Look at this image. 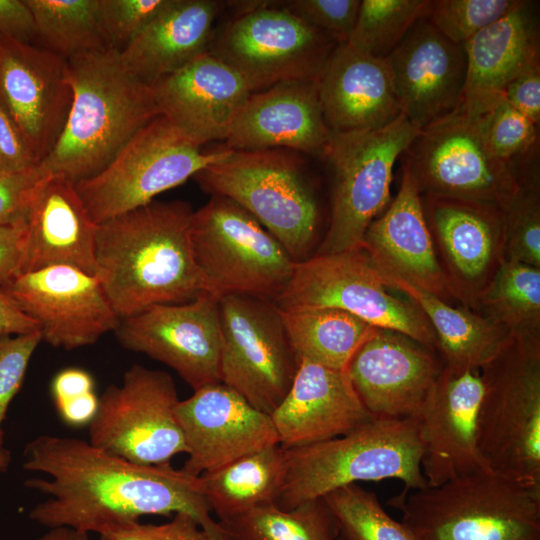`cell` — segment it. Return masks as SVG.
I'll list each match as a JSON object with an SVG mask.
<instances>
[{"instance_id":"cell-1","label":"cell","mask_w":540,"mask_h":540,"mask_svg":"<svg viewBox=\"0 0 540 540\" xmlns=\"http://www.w3.org/2000/svg\"><path fill=\"white\" fill-rule=\"evenodd\" d=\"M24 454L26 470L47 476L25 484L48 496L29 514L48 529L66 526L103 535L142 516L187 513L225 538L211 516L201 477L182 468L136 464L89 441L47 434L30 441Z\"/></svg>"},{"instance_id":"cell-2","label":"cell","mask_w":540,"mask_h":540,"mask_svg":"<svg viewBox=\"0 0 540 540\" xmlns=\"http://www.w3.org/2000/svg\"><path fill=\"white\" fill-rule=\"evenodd\" d=\"M193 212L184 201L154 200L97 224L96 277L120 319L208 293L191 243Z\"/></svg>"},{"instance_id":"cell-3","label":"cell","mask_w":540,"mask_h":540,"mask_svg":"<svg viewBox=\"0 0 540 540\" xmlns=\"http://www.w3.org/2000/svg\"><path fill=\"white\" fill-rule=\"evenodd\" d=\"M72 103L64 128L38 164L47 176L74 183L103 170L122 147L157 117L150 85L124 65L112 49L67 59Z\"/></svg>"},{"instance_id":"cell-4","label":"cell","mask_w":540,"mask_h":540,"mask_svg":"<svg viewBox=\"0 0 540 540\" xmlns=\"http://www.w3.org/2000/svg\"><path fill=\"white\" fill-rule=\"evenodd\" d=\"M479 372L477 443L485 468L540 487V333L510 334Z\"/></svg>"},{"instance_id":"cell-5","label":"cell","mask_w":540,"mask_h":540,"mask_svg":"<svg viewBox=\"0 0 540 540\" xmlns=\"http://www.w3.org/2000/svg\"><path fill=\"white\" fill-rule=\"evenodd\" d=\"M284 450L286 474L277 502L284 510L358 482L397 479L403 491L427 486L414 418H374L346 435Z\"/></svg>"},{"instance_id":"cell-6","label":"cell","mask_w":540,"mask_h":540,"mask_svg":"<svg viewBox=\"0 0 540 540\" xmlns=\"http://www.w3.org/2000/svg\"><path fill=\"white\" fill-rule=\"evenodd\" d=\"M387 504L418 540H540V487L488 470L403 491Z\"/></svg>"},{"instance_id":"cell-7","label":"cell","mask_w":540,"mask_h":540,"mask_svg":"<svg viewBox=\"0 0 540 540\" xmlns=\"http://www.w3.org/2000/svg\"><path fill=\"white\" fill-rule=\"evenodd\" d=\"M194 178L206 192L246 210L295 262L308 258L319 210L302 161L294 153L286 149L231 150Z\"/></svg>"},{"instance_id":"cell-8","label":"cell","mask_w":540,"mask_h":540,"mask_svg":"<svg viewBox=\"0 0 540 540\" xmlns=\"http://www.w3.org/2000/svg\"><path fill=\"white\" fill-rule=\"evenodd\" d=\"M191 243L208 293L274 299L296 262L252 215L228 198L212 195L193 212Z\"/></svg>"},{"instance_id":"cell-9","label":"cell","mask_w":540,"mask_h":540,"mask_svg":"<svg viewBox=\"0 0 540 540\" xmlns=\"http://www.w3.org/2000/svg\"><path fill=\"white\" fill-rule=\"evenodd\" d=\"M230 151L225 146L203 151L158 115L103 170L75 188L92 220L100 224L154 201Z\"/></svg>"},{"instance_id":"cell-10","label":"cell","mask_w":540,"mask_h":540,"mask_svg":"<svg viewBox=\"0 0 540 540\" xmlns=\"http://www.w3.org/2000/svg\"><path fill=\"white\" fill-rule=\"evenodd\" d=\"M251 3L213 36L208 52L253 92L285 81H318L337 43L280 4Z\"/></svg>"},{"instance_id":"cell-11","label":"cell","mask_w":540,"mask_h":540,"mask_svg":"<svg viewBox=\"0 0 540 540\" xmlns=\"http://www.w3.org/2000/svg\"><path fill=\"white\" fill-rule=\"evenodd\" d=\"M419 132L401 114L377 130L331 133L324 159L334 170L335 188L317 255L362 249L368 226L390 202L394 164Z\"/></svg>"},{"instance_id":"cell-12","label":"cell","mask_w":540,"mask_h":540,"mask_svg":"<svg viewBox=\"0 0 540 540\" xmlns=\"http://www.w3.org/2000/svg\"><path fill=\"white\" fill-rule=\"evenodd\" d=\"M387 289L363 249L315 254L296 262L291 279L273 303L280 310H343L436 351L434 332L422 312Z\"/></svg>"},{"instance_id":"cell-13","label":"cell","mask_w":540,"mask_h":540,"mask_svg":"<svg viewBox=\"0 0 540 540\" xmlns=\"http://www.w3.org/2000/svg\"><path fill=\"white\" fill-rule=\"evenodd\" d=\"M401 156L421 195L484 202L505 211L520 189L513 167L486 144L478 117L460 108L421 129Z\"/></svg>"},{"instance_id":"cell-14","label":"cell","mask_w":540,"mask_h":540,"mask_svg":"<svg viewBox=\"0 0 540 540\" xmlns=\"http://www.w3.org/2000/svg\"><path fill=\"white\" fill-rule=\"evenodd\" d=\"M178 402L168 373L134 364L119 385L108 386L99 397L88 441L136 464H170L187 451L175 413Z\"/></svg>"},{"instance_id":"cell-15","label":"cell","mask_w":540,"mask_h":540,"mask_svg":"<svg viewBox=\"0 0 540 540\" xmlns=\"http://www.w3.org/2000/svg\"><path fill=\"white\" fill-rule=\"evenodd\" d=\"M220 382L271 414L288 393L299 361L274 303L247 295L219 299Z\"/></svg>"},{"instance_id":"cell-16","label":"cell","mask_w":540,"mask_h":540,"mask_svg":"<svg viewBox=\"0 0 540 540\" xmlns=\"http://www.w3.org/2000/svg\"><path fill=\"white\" fill-rule=\"evenodd\" d=\"M114 333L124 348L172 368L193 390L220 382L219 299L211 294L151 306L120 319Z\"/></svg>"},{"instance_id":"cell-17","label":"cell","mask_w":540,"mask_h":540,"mask_svg":"<svg viewBox=\"0 0 540 540\" xmlns=\"http://www.w3.org/2000/svg\"><path fill=\"white\" fill-rule=\"evenodd\" d=\"M0 291L38 324L42 341L53 347L92 345L120 322L98 278L72 266L21 273Z\"/></svg>"},{"instance_id":"cell-18","label":"cell","mask_w":540,"mask_h":540,"mask_svg":"<svg viewBox=\"0 0 540 540\" xmlns=\"http://www.w3.org/2000/svg\"><path fill=\"white\" fill-rule=\"evenodd\" d=\"M436 255L454 298L473 309L505 261V211L493 204L422 194Z\"/></svg>"},{"instance_id":"cell-19","label":"cell","mask_w":540,"mask_h":540,"mask_svg":"<svg viewBox=\"0 0 540 540\" xmlns=\"http://www.w3.org/2000/svg\"><path fill=\"white\" fill-rule=\"evenodd\" d=\"M71 103L67 59L31 43L0 37V104L39 163L56 144Z\"/></svg>"},{"instance_id":"cell-20","label":"cell","mask_w":540,"mask_h":540,"mask_svg":"<svg viewBox=\"0 0 540 540\" xmlns=\"http://www.w3.org/2000/svg\"><path fill=\"white\" fill-rule=\"evenodd\" d=\"M482 392L479 370L456 371L443 366L414 418L427 486L487 470L477 443Z\"/></svg>"},{"instance_id":"cell-21","label":"cell","mask_w":540,"mask_h":540,"mask_svg":"<svg viewBox=\"0 0 540 540\" xmlns=\"http://www.w3.org/2000/svg\"><path fill=\"white\" fill-rule=\"evenodd\" d=\"M432 350L398 332L375 328L345 371L374 418H415L443 369Z\"/></svg>"},{"instance_id":"cell-22","label":"cell","mask_w":540,"mask_h":540,"mask_svg":"<svg viewBox=\"0 0 540 540\" xmlns=\"http://www.w3.org/2000/svg\"><path fill=\"white\" fill-rule=\"evenodd\" d=\"M175 413L188 455L182 469L194 476L279 444L270 415L222 382L194 390Z\"/></svg>"},{"instance_id":"cell-23","label":"cell","mask_w":540,"mask_h":540,"mask_svg":"<svg viewBox=\"0 0 540 540\" xmlns=\"http://www.w3.org/2000/svg\"><path fill=\"white\" fill-rule=\"evenodd\" d=\"M384 59L401 114L419 130L461 106L467 70L464 44L446 39L428 15Z\"/></svg>"},{"instance_id":"cell-24","label":"cell","mask_w":540,"mask_h":540,"mask_svg":"<svg viewBox=\"0 0 540 540\" xmlns=\"http://www.w3.org/2000/svg\"><path fill=\"white\" fill-rule=\"evenodd\" d=\"M151 88L158 114L201 147L225 141L238 110L253 93L235 70L208 51Z\"/></svg>"},{"instance_id":"cell-25","label":"cell","mask_w":540,"mask_h":540,"mask_svg":"<svg viewBox=\"0 0 540 540\" xmlns=\"http://www.w3.org/2000/svg\"><path fill=\"white\" fill-rule=\"evenodd\" d=\"M331 132L317 80H291L253 92L238 110L225 147L234 151L290 149L325 158Z\"/></svg>"},{"instance_id":"cell-26","label":"cell","mask_w":540,"mask_h":540,"mask_svg":"<svg viewBox=\"0 0 540 540\" xmlns=\"http://www.w3.org/2000/svg\"><path fill=\"white\" fill-rule=\"evenodd\" d=\"M362 249L382 276L404 280L447 303L455 299L436 255L421 193L404 160L399 191L368 226Z\"/></svg>"},{"instance_id":"cell-27","label":"cell","mask_w":540,"mask_h":540,"mask_svg":"<svg viewBox=\"0 0 540 540\" xmlns=\"http://www.w3.org/2000/svg\"><path fill=\"white\" fill-rule=\"evenodd\" d=\"M270 417L284 449L337 438L374 419L345 370L307 360L299 361L288 393Z\"/></svg>"},{"instance_id":"cell-28","label":"cell","mask_w":540,"mask_h":540,"mask_svg":"<svg viewBox=\"0 0 540 540\" xmlns=\"http://www.w3.org/2000/svg\"><path fill=\"white\" fill-rule=\"evenodd\" d=\"M466 82L461 106L479 117L503 99L508 84L540 63V29L536 3L518 0L504 16L464 43Z\"/></svg>"},{"instance_id":"cell-29","label":"cell","mask_w":540,"mask_h":540,"mask_svg":"<svg viewBox=\"0 0 540 540\" xmlns=\"http://www.w3.org/2000/svg\"><path fill=\"white\" fill-rule=\"evenodd\" d=\"M318 96L331 133L372 131L400 115L385 59L337 44L318 79Z\"/></svg>"},{"instance_id":"cell-30","label":"cell","mask_w":540,"mask_h":540,"mask_svg":"<svg viewBox=\"0 0 540 540\" xmlns=\"http://www.w3.org/2000/svg\"><path fill=\"white\" fill-rule=\"evenodd\" d=\"M96 231L75 183L60 175L45 177L28 211L21 273L67 265L96 276Z\"/></svg>"},{"instance_id":"cell-31","label":"cell","mask_w":540,"mask_h":540,"mask_svg":"<svg viewBox=\"0 0 540 540\" xmlns=\"http://www.w3.org/2000/svg\"><path fill=\"white\" fill-rule=\"evenodd\" d=\"M221 3L174 0L120 53L126 68L148 85L208 51Z\"/></svg>"},{"instance_id":"cell-32","label":"cell","mask_w":540,"mask_h":540,"mask_svg":"<svg viewBox=\"0 0 540 540\" xmlns=\"http://www.w3.org/2000/svg\"><path fill=\"white\" fill-rule=\"evenodd\" d=\"M382 278L388 288L407 295L428 320L444 367L456 371L479 370L498 353L510 335L469 308L454 307L399 278Z\"/></svg>"},{"instance_id":"cell-33","label":"cell","mask_w":540,"mask_h":540,"mask_svg":"<svg viewBox=\"0 0 540 540\" xmlns=\"http://www.w3.org/2000/svg\"><path fill=\"white\" fill-rule=\"evenodd\" d=\"M286 474L285 450L275 444L200 475L218 522L254 508L277 504Z\"/></svg>"},{"instance_id":"cell-34","label":"cell","mask_w":540,"mask_h":540,"mask_svg":"<svg viewBox=\"0 0 540 540\" xmlns=\"http://www.w3.org/2000/svg\"><path fill=\"white\" fill-rule=\"evenodd\" d=\"M279 310L289 343L298 359L345 370L373 327L361 318L334 308Z\"/></svg>"},{"instance_id":"cell-35","label":"cell","mask_w":540,"mask_h":540,"mask_svg":"<svg viewBox=\"0 0 540 540\" xmlns=\"http://www.w3.org/2000/svg\"><path fill=\"white\" fill-rule=\"evenodd\" d=\"M218 523L227 540H336L340 536L322 498L289 510L268 504Z\"/></svg>"},{"instance_id":"cell-36","label":"cell","mask_w":540,"mask_h":540,"mask_svg":"<svg viewBox=\"0 0 540 540\" xmlns=\"http://www.w3.org/2000/svg\"><path fill=\"white\" fill-rule=\"evenodd\" d=\"M472 310L510 334L540 333V269L505 260Z\"/></svg>"},{"instance_id":"cell-37","label":"cell","mask_w":540,"mask_h":540,"mask_svg":"<svg viewBox=\"0 0 540 540\" xmlns=\"http://www.w3.org/2000/svg\"><path fill=\"white\" fill-rule=\"evenodd\" d=\"M44 48L69 59L109 49L98 13V0H24Z\"/></svg>"},{"instance_id":"cell-38","label":"cell","mask_w":540,"mask_h":540,"mask_svg":"<svg viewBox=\"0 0 540 540\" xmlns=\"http://www.w3.org/2000/svg\"><path fill=\"white\" fill-rule=\"evenodd\" d=\"M431 0H361L347 44L376 58H386L432 7Z\"/></svg>"},{"instance_id":"cell-39","label":"cell","mask_w":540,"mask_h":540,"mask_svg":"<svg viewBox=\"0 0 540 540\" xmlns=\"http://www.w3.org/2000/svg\"><path fill=\"white\" fill-rule=\"evenodd\" d=\"M322 499L344 540H418L402 521H396L383 509L374 492L358 484L336 489Z\"/></svg>"},{"instance_id":"cell-40","label":"cell","mask_w":540,"mask_h":540,"mask_svg":"<svg viewBox=\"0 0 540 540\" xmlns=\"http://www.w3.org/2000/svg\"><path fill=\"white\" fill-rule=\"evenodd\" d=\"M478 119L489 149L515 171L538 158L539 125L504 99Z\"/></svg>"},{"instance_id":"cell-41","label":"cell","mask_w":540,"mask_h":540,"mask_svg":"<svg viewBox=\"0 0 540 540\" xmlns=\"http://www.w3.org/2000/svg\"><path fill=\"white\" fill-rule=\"evenodd\" d=\"M519 183L505 210V260L540 269L539 174L522 177Z\"/></svg>"},{"instance_id":"cell-42","label":"cell","mask_w":540,"mask_h":540,"mask_svg":"<svg viewBox=\"0 0 540 540\" xmlns=\"http://www.w3.org/2000/svg\"><path fill=\"white\" fill-rule=\"evenodd\" d=\"M518 0H436L428 14L435 29L449 41L464 44L507 14Z\"/></svg>"},{"instance_id":"cell-43","label":"cell","mask_w":540,"mask_h":540,"mask_svg":"<svg viewBox=\"0 0 540 540\" xmlns=\"http://www.w3.org/2000/svg\"><path fill=\"white\" fill-rule=\"evenodd\" d=\"M174 0H98L102 32L109 49L121 52Z\"/></svg>"},{"instance_id":"cell-44","label":"cell","mask_w":540,"mask_h":540,"mask_svg":"<svg viewBox=\"0 0 540 540\" xmlns=\"http://www.w3.org/2000/svg\"><path fill=\"white\" fill-rule=\"evenodd\" d=\"M280 3L334 42L341 44L350 39L361 0H290Z\"/></svg>"},{"instance_id":"cell-45","label":"cell","mask_w":540,"mask_h":540,"mask_svg":"<svg viewBox=\"0 0 540 540\" xmlns=\"http://www.w3.org/2000/svg\"><path fill=\"white\" fill-rule=\"evenodd\" d=\"M41 341L40 331L0 338V450L4 449L1 425L7 409L19 392L29 361Z\"/></svg>"},{"instance_id":"cell-46","label":"cell","mask_w":540,"mask_h":540,"mask_svg":"<svg viewBox=\"0 0 540 540\" xmlns=\"http://www.w3.org/2000/svg\"><path fill=\"white\" fill-rule=\"evenodd\" d=\"M100 540H225L205 530L187 513H176L162 524H143L140 521L100 535Z\"/></svg>"},{"instance_id":"cell-47","label":"cell","mask_w":540,"mask_h":540,"mask_svg":"<svg viewBox=\"0 0 540 540\" xmlns=\"http://www.w3.org/2000/svg\"><path fill=\"white\" fill-rule=\"evenodd\" d=\"M47 177L37 165L23 172L0 169V225H25L34 193Z\"/></svg>"},{"instance_id":"cell-48","label":"cell","mask_w":540,"mask_h":540,"mask_svg":"<svg viewBox=\"0 0 540 540\" xmlns=\"http://www.w3.org/2000/svg\"><path fill=\"white\" fill-rule=\"evenodd\" d=\"M38 164L39 161L26 138L0 104V169L23 172Z\"/></svg>"},{"instance_id":"cell-49","label":"cell","mask_w":540,"mask_h":540,"mask_svg":"<svg viewBox=\"0 0 540 540\" xmlns=\"http://www.w3.org/2000/svg\"><path fill=\"white\" fill-rule=\"evenodd\" d=\"M503 99L534 123L540 122V63L513 79Z\"/></svg>"},{"instance_id":"cell-50","label":"cell","mask_w":540,"mask_h":540,"mask_svg":"<svg viewBox=\"0 0 540 540\" xmlns=\"http://www.w3.org/2000/svg\"><path fill=\"white\" fill-rule=\"evenodd\" d=\"M25 225H0V288L21 274L25 252Z\"/></svg>"},{"instance_id":"cell-51","label":"cell","mask_w":540,"mask_h":540,"mask_svg":"<svg viewBox=\"0 0 540 540\" xmlns=\"http://www.w3.org/2000/svg\"><path fill=\"white\" fill-rule=\"evenodd\" d=\"M0 37L27 43L37 38L32 13L24 0H0Z\"/></svg>"},{"instance_id":"cell-52","label":"cell","mask_w":540,"mask_h":540,"mask_svg":"<svg viewBox=\"0 0 540 540\" xmlns=\"http://www.w3.org/2000/svg\"><path fill=\"white\" fill-rule=\"evenodd\" d=\"M93 391V377L86 370L77 367L61 370L54 376L51 384L55 405Z\"/></svg>"},{"instance_id":"cell-53","label":"cell","mask_w":540,"mask_h":540,"mask_svg":"<svg viewBox=\"0 0 540 540\" xmlns=\"http://www.w3.org/2000/svg\"><path fill=\"white\" fill-rule=\"evenodd\" d=\"M38 324L0 291V338L37 332Z\"/></svg>"},{"instance_id":"cell-54","label":"cell","mask_w":540,"mask_h":540,"mask_svg":"<svg viewBox=\"0 0 540 540\" xmlns=\"http://www.w3.org/2000/svg\"><path fill=\"white\" fill-rule=\"evenodd\" d=\"M98 404L99 397L93 391L56 404V409L64 423L69 426L80 427L91 423L97 413Z\"/></svg>"},{"instance_id":"cell-55","label":"cell","mask_w":540,"mask_h":540,"mask_svg":"<svg viewBox=\"0 0 540 540\" xmlns=\"http://www.w3.org/2000/svg\"><path fill=\"white\" fill-rule=\"evenodd\" d=\"M88 535L70 527L60 526L48 529L36 540H90Z\"/></svg>"},{"instance_id":"cell-56","label":"cell","mask_w":540,"mask_h":540,"mask_svg":"<svg viewBox=\"0 0 540 540\" xmlns=\"http://www.w3.org/2000/svg\"><path fill=\"white\" fill-rule=\"evenodd\" d=\"M9 462L10 453L5 449L0 450V471L6 470Z\"/></svg>"},{"instance_id":"cell-57","label":"cell","mask_w":540,"mask_h":540,"mask_svg":"<svg viewBox=\"0 0 540 540\" xmlns=\"http://www.w3.org/2000/svg\"><path fill=\"white\" fill-rule=\"evenodd\" d=\"M336 540H344L341 536H339Z\"/></svg>"},{"instance_id":"cell-58","label":"cell","mask_w":540,"mask_h":540,"mask_svg":"<svg viewBox=\"0 0 540 540\" xmlns=\"http://www.w3.org/2000/svg\"><path fill=\"white\" fill-rule=\"evenodd\" d=\"M225 540H227V539H225Z\"/></svg>"}]
</instances>
